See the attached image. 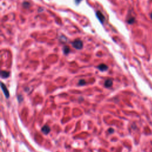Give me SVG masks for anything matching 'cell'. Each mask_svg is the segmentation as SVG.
<instances>
[{
	"label": "cell",
	"instance_id": "obj_4",
	"mask_svg": "<svg viewBox=\"0 0 152 152\" xmlns=\"http://www.w3.org/2000/svg\"><path fill=\"white\" fill-rule=\"evenodd\" d=\"M41 130H42V132L44 134L47 135L50 132V131H51V128H50V127L48 125H44V127L42 128Z\"/></svg>",
	"mask_w": 152,
	"mask_h": 152
},
{
	"label": "cell",
	"instance_id": "obj_5",
	"mask_svg": "<svg viewBox=\"0 0 152 152\" xmlns=\"http://www.w3.org/2000/svg\"><path fill=\"white\" fill-rule=\"evenodd\" d=\"M97 68H98L99 70L101 71H106V70L108 69V67L104 64H100V65H99L98 67H97Z\"/></svg>",
	"mask_w": 152,
	"mask_h": 152
},
{
	"label": "cell",
	"instance_id": "obj_9",
	"mask_svg": "<svg viewBox=\"0 0 152 152\" xmlns=\"http://www.w3.org/2000/svg\"><path fill=\"white\" fill-rule=\"evenodd\" d=\"M135 21V19L134 17L132 18H131V19H130L128 20V23L130 24H132Z\"/></svg>",
	"mask_w": 152,
	"mask_h": 152
},
{
	"label": "cell",
	"instance_id": "obj_7",
	"mask_svg": "<svg viewBox=\"0 0 152 152\" xmlns=\"http://www.w3.org/2000/svg\"><path fill=\"white\" fill-rule=\"evenodd\" d=\"M9 75H10V73L6 71H3L1 72V77L2 78H4V79H5V78L8 77Z\"/></svg>",
	"mask_w": 152,
	"mask_h": 152
},
{
	"label": "cell",
	"instance_id": "obj_6",
	"mask_svg": "<svg viewBox=\"0 0 152 152\" xmlns=\"http://www.w3.org/2000/svg\"><path fill=\"white\" fill-rule=\"evenodd\" d=\"M113 84V81L111 79L106 80L105 82V86L106 87H111Z\"/></svg>",
	"mask_w": 152,
	"mask_h": 152
},
{
	"label": "cell",
	"instance_id": "obj_10",
	"mask_svg": "<svg viewBox=\"0 0 152 152\" xmlns=\"http://www.w3.org/2000/svg\"><path fill=\"white\" fill-rule=\"evenodd\" d=\"M79 84L81 85V86H83V85L86 84V81H85L84 80H80V81H79Z\"/></svg>",
	"mask_w": 152,
	"mask_h": 152
},
{
	"label": "cell",
	"instance_id": "obj_2",
	"mask_svg": "<svg viewBox=\"0 0 152 152\" xmlns=\"http://www.w3.org/2000/svg\"><path fill=\"white\" fill-rule=\"evenodd\" d=\"M1 86L2 90H3V92H4V95H5V96H6L7 98H8L9 96H10V94H9L8 90L7 88L6 87L5 85L3 83H1Z\"/></svg>",
	"mask_w": 152,
	"mask_h": 152
},
{
	"label": "cell",
	"instance_id": "obj_12",
	"mask_svg": "<svg viewBox=\"0 0 152 152\" xmlns=\"http://www.w3.org/2000/svg\"><path fill=\"white\" fill-rule=\"evenodd\" d=\"M150 17H151V19H152V13H151V14H150Z\"/></svg>",
	"mask_w": 152,
	"mask_h": 152
},
{
	"label": "cell",
	"instance_id": "obj_1",
	"mask_svg": "<svg viewBox=\"0 0 152 152\" xmlns=\"http://www.w3.org/2000/svg\"><path fill=\"white\" fill-rule=\"evenodd\" d=\"M72 45L74 48L77 49H81L83 46V42L80 39H77L75 40L72 43Z\"/></svg>",
	"mask_w": 152,
	"mask_h": 152
},
{
	"label": "cell",
	"instance_id": "obj_8",
	"mask_svg": "<svg viewBox=\"0 0 152 152\" xmlns=\"http://www.w3.org/2000/svg\"><path fill=\"white\" fill-rule=\"evenodd\" d=\"M70 48H69L68 46H64V48H63V52L65 54H68L69 52H70Z\"/></svg>",
	"mask_w": 152,
	"mask_h": 152
},
{
	"label": "cell",
	"instance_id": "obj_3",
	"mask_svg": "<svg viewBox=\"0 0 152 152\" xmlns=\"http://www.w3.org/2000/svg\"><path fill=\"white\" fill-rule=\"evenodd\" d=\"M96 16L98 18V19L99 20V21H100L102 23H104V21H105V17L103 15V14L100 11H97L96 12Z\"/></svg>",
	"mask_w": 152,
	"mask_h": 152
},
{
	"label": "cell",
	"instance_id": "obj_11",
	"mask_svg": "<svg viewBox=\"0 0 152 152\" xmlns=\"http://www.w3.org/2000/svg\"><path fill=\"white\" fill-rule=\"evenodd\" d=\"M108 131L109 132H110V133H113V132H114V130H113V128H110L109 129Z\"/></svg>",
	"mask_w": 152,
	"mask_h": 152
}]
</instances>
